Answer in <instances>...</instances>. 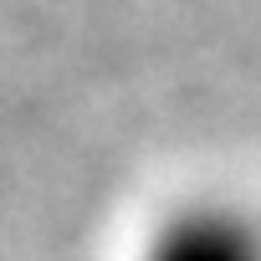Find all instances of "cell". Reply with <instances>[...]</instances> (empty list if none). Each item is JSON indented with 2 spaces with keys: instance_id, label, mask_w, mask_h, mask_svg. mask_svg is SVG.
<instances>
[{
  "instance_id": "6da1fadb",
  "label": "cell",
  "mask_w": 261,
  "mask_h": 261,
  "mask_svg": "<svg viewBox=\"0 0 261 261\" xmlns=\"http://www.w3.org/2000/svg\"><path fill=\"white\" fill-rule=\"evenodd\" d=\"M139 261H261V215L225 195H200L159 215Z\"/></svg>"
}]
</instances>
